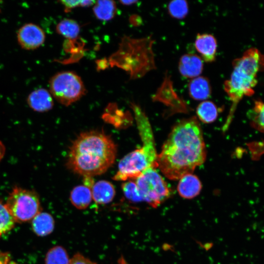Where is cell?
<instances>
[{"label": "cell", "instance_id": "1", "mask_svg": "<svg viewBox=\"0 0 264 264\" xmlns=\"http://www.w3.org/2000/svg\"><path fill=\"white\" fill-rule=\"evenodd\" d=\"M206 157L202 130L193 116L180 120L173 127L158 154L157 168L168 178L176 180L192 173Z\"/></svg>", "mask_w": 264, "mask_h": 264}, {"label": "cell", "instance_id": "2", "mask_svg": "<svg viewBox=\"0 0 264 264\" xmlns=\"http://www.w3.org/2000/svg\"><path fill=\"white\" fill-rule=\"evenodd\" d=\"M116 146L104 132L92 131L80 134L69 149L67 166L84 177H92L105 173L113 164Z\"/></svg>", "mask_w": 264, "mask_h": 264}, {"label": "cell", "instance_id": "3", "mask_svg": "<svg viewBox=\"0 0 264 264\" xmlns=\"http://www.w3.org/2000/svg\"><path fill=\"white\" fill-rule=\"evenodd\" d=\"M142 146L123 157L113 178L117 181L134 179L146 170L157 168L156 153L152 127L145 112L140 107L132 104Z\"/></svg>", "mask_w": 264, "mask_h": 264}, {"label": "cell", "instance_id": "4", "mask_svg": "<svg viewBox=\"0 0 264 264\" xmlns=\"http://www.w3.org/2000/svg\"><path fill=\"white\" fill-rule=\"evenodd\" d=\"M232 66L230 77L223 84L224 90L232 103L230 116L244 96L254 93L257 74L264 70V55L257 48H249L234 60Z\"/></svg>", "mask_w": 264, "mask_h": 264}, {"label": "cell", "instance_id": "5", "mask_svg": "<svg viewBox=\"0 0 264 264\" xmlns=\"http://www.w3.org/2000/svg\"><path fill=\"white\" fill-rule=\"evenodd\" d=\"M154 40L151 36L141 39H123L118 51L112 55L110 61L113 65L119 66L129 72L132 79L143 76L156 69L153 45Z\"/></svg>", "mask_w": 264, "mask_h": 264}, {"label": "cell", "instance_id": "6", "mask_svg": "<svg viewBox=\"0 0 264 264\" xmlns=\"http://www.w3.org/2000/svg\"><path fill=\"white\" fill-rule=\"evenodd\" d=\"M50 93L59 103L69 106L86 94V89L79 76L73 71H62L49 81Z\"/></svg>", "mask_w": 264, "mask_h": 264}, {"label": "cell", "instance_id": "7", "mask_svg": "<svg viewBox=\"0 0 264 264\" xmlns=\"http://www.w3.org/2000/svg\"><path fill=\"white\" fill-rule=\"evenodd\" d=\"M5 205L15 222L32 220L41 211L37 194L35 192L18 187L13 189Z\"/></svg>", "mask_w": 264, "mask_h": 264}, {"label": "cell", "instance_id": "8", "mask_svg": "<svg viewBox=\"0 0 264 264\" xmlns=\"http://www.w3.org/2000/svg\"><path fill=\"white\" fill-rule=\"evenodd\" d=\"M143 201L156 208L171 196L166 182L156 168H149L134 179Z\"/></svg>", "mask_w": 264, "mask_h": 264}, {"label": "cell", "instance_id": "9", "mask_svg": "<svg viewBox=\"0 0 264 264\" xmlns=\"http://www.w3.org/2000/svg\"><path fill=\"white\" fill-rule=\"evenodd\" d=\"M154 101H160L176 111H185L187 110L185 102L175 91L171 76L166 72L160 86L153 96Z\"/></svg>", "mask_w": 264, "mask_h": 264}, {"label": "cell", "instance_id": "10", "mask_svg": "<svg viewBox=\"0 0 264 264\" xmlns=\"http://www.w3.org/2000/svg\"><path fill=\"white\" fill-rule=\"evenodd\" d=\"M18 42L25 50H34L44 42L45 34L38 25L33 23H25L21 26L17 33Z\"/></svg>", "mask_w": 264, "mask_h": 264}, {"label": "cell", "instance_id": "11", "mask_svg": "<svg viewBox=\"0 0 264 264\" xmlns=\"http://www.w3.org/2000/svg\"><path fill=\"white\" fill-rule=\"evenodd\" d=\"M179 72L183 77L193 79L199 76L203 69V61L196 54L187 53L179 59L178 65Z\"/></svg>", "mask_w": 264, "mask_h": 264}, {"label": "cell", "instance_id": "12", "mask_svg": "<svg viewBox=\"0 0 264 264\" xmlns=\"http://www.w3.org/2000/svg\"><path fill=\"white\" fill-rule=\"evenodd\" d=\"M195 47L204 62L212 63L215 61L217 42L213 35L198 33L195 41Z\"/></svg>", "mask_w": 264, "mask_h": 264}, {"label": "cell", "instance_id": "13", "mask_svg": "<svg viewBox=\"0 0 264 264\" xmlns=\"http://www.w3.org/2000/svg\"><path fill=\"white\" fill-rule=\"evenodd\" d=\"M27 102L32 110L38 112L48 111L53 106L52 96L44 88H38L32 91L27 97Z\"/></svg>", "mask_w": 264, "mask_h": 264}, {"label": "cell", "instance_id": "14", "mask_svg": "<svg viewBox=\"0 0 264 264\" xmlns=\"http://www.w3.org/2000/svg\"><path fill=\"white\" fill-rule=\"evenodd\" d=\"M202 185L199 178L192 173L182 176L177 185L179 195L185 199H192L200 192Z\"/></svg>", "mask_w": 264, "mask_h": 264}, {"label": "cell", "instance_id": "15", "mask_svg": "<svg viewBox=\"0 0 264 264\" xmlns=\"http://www.w3.org/2000/svg\"><path fill=\"white\" fill-rule=\"evenodd\" d=\"M189 96L195 100H205L212 92L209 80L204 76H198L192 79L188 85Z\"/></svg>", "mask_w": 264, "mask_h": 264}, {"label": "cell", "instance_id": "16", "mask_svg": "<svg viewBox=\"0 0 264 264\" xmlns=\"http://www.w3.org/2000/svg\"><path fill=\"white\" fill-rule=\"evenodd\" d=\"M92 199L99 204H106L110 202L115 195L112 184L107 180H99L94 183L91 188Z\"/></svg>", "mask_w": 264, "mask_h": 264}, {"label": "cell", "instance_id": "17", "mask_svg": "<svg viewBox=\"0 0 264 264\" xmlns=\"http://www.w3.org/2000/svg\"><path fill=\"white\" fill-rule=\"evenodd\" d=\"M54 220L49 213L40 212L32 220V228L34 233L39 236L50 234L54 228Z\"/></svg>", "mask_w": 264, "mask_h": 264}, {"label": "cell", "instance_id": "18", "mask_svg": "<svg viewBox=\"0 0 264 264\" xmlns=\"http://www.w3.org/2000/svg\"><path fill=\"white\" fill-rule=\"evenodd\" d=\"M92 199L91 189L85 185H78L71 191L70 200L72 204L78 209L87 208Z\"/></svg>", "mask_w": 264, "mask_h": 264}, {"label": "cell", "instance_id": "19", "mask_svg": "<svg viewBox=\"0 0 264 264\" xmlns=\"http://www.w3.org/2000/svg\"><path fill=\"white\" fill-rule=\"evenodd\" d=\"M95 17L102 21H109L116 15V4L112 0H98L95 2L93 8Z\"/></svg>", "mask_w": 264, "mask_h": 264}, {"label": "cell", "instance_id": "20", "mask_svg": "<svg viewBox=\"0 0 264 264\" xmlns=\"http://www.w3.org/2000/svg\"><path fill=\"white\" fill-rule=\"evenodd\" d=\"M196 113L200 121L205 123H210L217 119L218 109L213 102L204 101L200 103L197 107Z\"/></svg>", "mask_w": 264, "mask_h": 264}, {"label": "cell", "instance_id": "21", "mask_svg": "<svg viewBox=\"0 0 264 264\" xmlns=\"http://www.w3.org/2000/svg\"><path fill=\"white\" fill-rule=\"evenodd\" d=\"M249 114L251 126L264 132V102L260 100L255 101Z\"/></svg>", "mask_w": 264, "mask_h": 264}, {"label": "cell", "instance_id": "22", "mask_svg": "<svg viewBox=\"0 0 264 264\" xmlns=\"http://www.w3.org/2000/svg\"><path fill=\"white\" fill-rule=\"evenodd\" d=\"M80 30L78 23L68 19L61 21L56 26L58 33L69 39L76 38L79 34Z\"/></svg>", "mask_w": 264, "mask_h": 264}, {"label": "cell", "instance_id": "23", "mask_svg": "<svg viewBox=\"0 0 264 264\" xmlns=\"http://www.w3.org/2000/svg\"><path fill=\"white\" fill-rule=\"evenodd\" d=\"M69 261L66 250L61 246L50 249L45 258V264H68Z\"/></svg>", "mask_w": 264, "mask_h": 264}, {"label": "cell", "instance_id": "24", "mask_svg": "<svg viewBox=\"0 0 264 264\" xmlns=\"http://www.w3.org/2000/svg\"><path fill=\"white\" fill-rule=\"evenodd\" d=\"M169 15L173 18L182 20L185 18L189 12L188 4L185 0H173L167 6Z\"/></svg>", "mask_w": 264, "mask_h": 264}, {"label": "cell", "instance_id": "25", "mask_svg": "<svg viewBox=\"0 0 264 264\" xmlns=\"http://www.w3.org/2000/svg\"><path fill=\"white\" fill-rule=\"evenodd\" d=\"M15 221L0 199V237L11 230Z\"/></svg>", "mask_w": 264, "mask_h": 264}, {"label": "cell", "instance_id": "26", "mask_svg": "<svg viewBox=\"0 0 264 264\" xmlns=\"http://www.w3.org/2000/svg\"><path fill=\"white\" fill-rule=\"evenodd\" d=\"M122 189L124 195L130 200L134 202L143 201L134 181L130 180L123 183L122 185Z\"/></svg>", "mask_w": 264, "mask_h": 264}, {"label": "cell", "instance_id": "27", "mask_svg": "<svg viewBox=\"0 0 264 264\" xmlns=\"http://www.w3.org/2000/svg\"><path fill=\"white\" fill-rule=\"evenodd\" d=\"M68 264H96L79 253L75 254L70 259Z\"/></svg>", "mask_w": 264, "mask_h": 264}, {"label": "cell", "instance_id": "28", "mask_svg": "<svg viewBox=\"0 0 264 264\" xmlns=\"http://www.w3.org/2000/svg\"><path fill=\"white\" fill-rule=\"evenodd\" d=\"M60 2L64 5L66 12H68L71 9L80 6V0H61Z\"/></svg>", "mask_w": 264, "mask_h": 264}, {"label": "cell", "instance_id": "29", "mask_svg": "<svg viewBox=\"0 0 264 264\" xmlns=\"http://www.w3.org/2000/svg\"><path fill=\"white\" fill-rule=\"evenodd\" d=\"M10 260L9 255L0 251V264H8Z\"/></svg>", "mask_w": 264, "mask_h": 264}, {"label": "cell", "instance_id": "30", "mask_svg": "<svg viewBox=\"0 0 264 264\" xmlns=\"http://www.w3.org/2000/svg\"><path fill=\"white\" fill-rule=\"evenodd\" d=\"M95 2L93 0H80V6L82 7L89 6Z\"/></svg>", "mask_w": 264, "mask_h": 264}, {"label": "cell", "instance_id": "31", "mask_svg": "<svg viewBox=\"0 0 264 264\" xmlns=\"http://www.w3.org/2000/svg\"><path fill=\"white\" fill-rule=\"evenodd\" d=\"M5 153V148L3 144L0 141V160L3 157Z\"/></svg>", "mask_w": 264, "mask_h": 264}, {"label": "cell", "instance_id": "32", "mask_svg": "<svg viewBox=\"0 0 264 264\" xmlns=\"http://www.w3.org/2000/svg\"><path fill=\"white\" fill-rule=\"evenodd\" d=\"M120 2L124 5H132L135 3H136L137 1L136 0H121L120 1Z\"/></svg>", "mask_w": 264, "mask_h": 264}]
</instances>
